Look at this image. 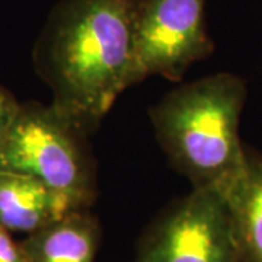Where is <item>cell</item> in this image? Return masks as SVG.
Instances as JSON below:
<instances>
[{"instance_id": "5", "label": "cell", "mask_w": 262, "mask_h": 262, "mask_svg": "<svg viewBox=\"0 0 262 262\" xmlns=\"http://www.w3.org/2000/svg\"><path fill=\"white\" fill-rule=\"evenodd\" d=\"M206 0H141L136 34L133 84L149 76L178 80L211 54L204 20Z\"/></svg>"}, {"instance_id": "9", "label": "cell", "mask_w": 262, "mask_h": 262, "mask_svg": "<svg viewBox=\"0 0 262 262\" xmlns=\"http://www.w3.org/2000/svg\"><path fill=\"white\" fill-rule=\"evenodd\" d=\"M20 105L15 101V98L0 86V139L9 130L12 122L18 115Z\"/></svg>"}, {"instance_id": "1", "label": "cell", "mask_w": 262, "mask_h": 262, "mask_svg": "<svg viewBox=\"0 0 262 262\" xmlns=\"http://www.w3.org/2000/svg\"><path fill=\"white\" fill-rule=\"evenodd\" d=\"M141 0H64L50 18L38 63L54 105L77 127L95 130L133 86L134 34Z\"/></svg>"}, {"instance_id": "4", "label": "cell", "mask_w": 262, "mask_h": 262, "mask_svg": "<svg viewBox=\"0 0 262 262\" xmlns=\"http://www.w3.org/2000/svg\"><path fill=\"white\" fill-rule=\"evenodd\" d=\"M136 262H236L226 196L211 188H194L153 225Z\"/></svg>"}, {"instance_id": "3", "label": "cell", "mask_w": 262, "mask_h": 262, "mask_svg": "<svg viewBox=\"0 0 262 262\" xmlns=\"http://www.w3.org/2000/svg\"><path fill=\"white\" fill-rule=\"evenodd\" d=\"M0 169L42 181L73 210H84L95 198V163L86 133L54 105H20L0 139Z\"/></svg>"}, {"instance_id": "8", "label": "cell", "mask_w": 262, "mask_h": 262, "mask_svg": "<svg viewBox=\"0 0 262 262\" xmlns=\"http://www.w3.org/2000/svg\"><path fill=\"white\" fill-rule=\"evenodd\" d=\"M236 262H262V155L248 150L244 175L226 195Z\"/></svg>"}, {"instance_id": "7", "label": "cell", "mask_w": 262, "mask_h": 262, "mask_svg": "<svg viewBox=\"0 0 262 262\" xmlns=\"http://www.w3.org/2000/svg\"><path fill=\"white\" fill-rule=\"evenodd\" d=\"M99 226L84 210L69 211L22 241L27 262H95Z\"/></svg>"}, {"instance_id": "6", "label": "cell", "mask_w": 262, "mask_h": 262, "mask_svg": "<svg viewBox=\"0 0 262 262\" xmlns=\"http://www.w3.org/2000/svg\"><path fill=\"white\" fill-rule=\"evenodd\" d=\"M69 211L70 203L42 181L27 173L0 169V227L31 234Z\"/></svg>"}, {"instance_id": "2", "label": "cell", "mask_w": 262, "mask_h": 262, "mask_svg": "<svg viewBox=\"0 0 262 262\" xmlns=\"http://www.w3.org/2000/svg\"><path fill=\"white\" fill-rule=\"evenodd\" d=\"M246 83L217 73L169 92L150 113L162 149L194 188L223 195L244 175L248 150L239 137Z\"/></svg>"}, {"instance_id": "10", "label": "cell", "mask_w": 262, "mask_h": 262, "mask_svg": "<svg viewBox=\"0 0 262 262\" xmlns=\"http://www.w3.org/2000/svg\"><path fill=\"white\" fill-rule=\"evenodd\" d=\"M0 262H27L20 242H15L10 232L0 227Z\"/></svg>"}]
</instances>
